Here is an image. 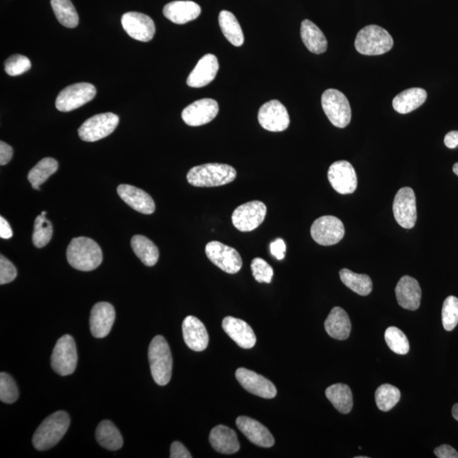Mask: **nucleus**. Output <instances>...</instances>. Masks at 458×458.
Instances as JSON below:
<instances>
[{"label": "nucleus", "instance_id": "obj_46", "mask_svg": "<svg viewBox=\"0 0 458 458\" xmlns=\"http://www.w3.org/2000/svg\"><path fill=\"white\" fill-rule=\"evenodd\" d=\"M171 458H191L190 452L183 444L178 442H174L171 446Z\"/></svg>", "mask_w": 458, "mask_h": 458}, {"label": "nucleus", "instance_id": "obj_5", "mask_svg": "<svg viewBox=\"0 0 458 458\" xmlns=\"http://www.w3.org/2000/svg\"><path fill=\"white\" fill-rule=\"evenodd\" d=\"M394 40L383 28L370 25L359 31L355 40L357 51L365 56H380L393 48Z\"/></svg>", "mask_w": 458, "mask_h": 458}, {"label": "nucleus", "instance_id": "obj_20", "mask_svg": "<svg viewBox=\"0 0 458 458\" xmlns=\"http://www.w3.org/2000/svg\"><path fill=\"white\" fill-rule=\"evenodd\" d=\"M116 312L113 305L108 302H98L93 305L91 314V331L98 339L109 335L114 325Z\"/></svg>", "mask_w": 458, "mask_h": 458}, {"label": "nucleus", "instance_id": "obj_9", "mask_svg": "<svg viewBox=\"0 0 458 458\" xmlns=\"http://www.w3.org/2000/svg\"><path fill=\"white\" fill-rule=\"evenodd\" d=\"M96 96V88L93 84L80 83L70 85L57 96L56 109L62 112L74 111L91 101Z\"/></svg>", "mask_w": 458, "mask_h": 458}, {"label": "nucleus", "instance_id": "obj_2", "mask_svg": "<svg viewBox=\"0 0 458 458\" xmlns=\"http://www.w3.org/2000/svg\"><path fill=\"white\" fill-rule=\"evenodd\" d=\"M70 424L68 413L64 411L49 415L35 431L33 444L36 450L46 451L55 447L68 430Z\"/></svg>", "mask_w": 458, "mask_h": 458}, {"label": "nucleus", "instance_id": "obj_52", "mask_svg": "<svg viewBox=\"0 0 458 458\" xmlns=\"http://www.w3.org/2000/svg\"><path fill=\"white\" fill-rule=\"evenodd\" d=\"M452 416L458 421V403L455 404L452 407Z\"/></svg>", "mask_w": 458, "mask_h": 458}, {"label": "nucleus", "instance_id": "obj_41", "mask_svg": "<svg viewBox=\"0 0 458 458\" xmlns=\"http://www.w3.org/2000/svg\"><path fill=\"white\" fill-rule=\"evenodd\" d=\"M442 323L444 329L452 331L458 325V299L455 296H448L444 300L442 307Z\"/></svg>", "mask_w": 458, "mask_h": 458}, {"label": "nucleus", "instance_id": "obj_51", "mask_svg": "<svg viewBox=\"0 0 458 458\" xmlns=\"http://www.w3.org/2000/svg\"><path fill=\"white\" fill-rule=\"evenodd\" d=\"M444 143L449 149H455L458 146V131L449 132L444 136Z\"/></svg>", "mask_w": 458, "mask_h": 458}, {"label": "nucleus", "instance_id": "obj_33", "mask_svg": "<svg viewBox=\"0 0 458 458\" xmlns=\"http://www.w3.org/2000/svg\"><path fill=\"white\" fill-rule=\"evenodd\" d=\"M96 439L102 447L118 451L123 447V439L118 428L109 420L102 421L96 429Z\"/></svg>", "mask_w": 458, "mask_h": 458}, {"label": "nucleus", "instance_id": "obj_24", "mask_svg": "<svg viewBox=\"0 0 458 458\" xmlns=\"http://www.w3.org/2000/svg\"><path fill=\"white\" fill-rule=\"evenodd\" d=\"M118 193L121 199L137 212L146 215L155 213L154 200L141 188L128 185V184H121L118 188Z\"/></svg>", "mask_w": 458, "mask_h": 458}, {"label": "nucleus", "instance_id": "obj_16", "mask_svg": "<svg viewBox=\"0 0 458 458\" xmlns=\"http://www.w3.org/2000/svg\"><path fill=\"white\" fill-rule=\"evenodd\" d=\"M235 377L242 387L247 392L265 399H273L277 396V389L272 382L247 368H238Z\"/></svg>", "mask_w": 458, "mask_h": 458}, {"label": "nucleus", "instance_id": "obj_3", "mask_svg": "<svg viewBox=\"0 0 458 458\" xmlns=\"http://www.w3.org/2000/svg\"><path fill=\"white\" fill-rule=\"evenodd\" d=\"M237 172L231 166L208 163L192 168L187 174V180L195 187H218L235 180Z\"/></svg>", "mask_w": 458, "mask_h": 458}, {"label": "nucleus", "instance_id": "obj_53", "mask_svg": "<svg viewBox=\"0 0 458 458\" xmlns=\"http://www.w3.org/2000/svg\"><path fill=\"white\" fill-rule=\"evenodd\" d=\"M453 172L458 176V163H457L454 166H453Z\"/></svg>", "mask_w": 458, "mask_h": 458}, {"label": "nucleus", "instance_id": "obj_19", "mask_svg": "<svg viewBox=\"0 0 458 458\" xmlns=\"http://www.w3.org/2000/svg\"><path fill=\"white\" fill-rule=\"evenodd\" d=\"M183 336L187 347L193 351L203 352L208 347L209 335L204 323L194 316H188L183 322Z\"/></svg>", "mask_w": 458, "mask_h": 458}, {"label": "nucleus", "instance_id": "obj_32", "mask_svg": "<svg viewBox=\"0 0 458 458\" xmlns=\"http://www.w3.org/2000/svg\"><path fill=\"white\" fill-rule=\"evenodd\" d=\"M326 397L333 404L336 410L347 414L353 407V397L351 389L344 384H335L327 387Z\"/></svg>", "mask_w": 458, "mask_h": 458}, {"label": "nucleus", "instance_id": "obj_50", "mask_svg": "<svg viewBox=\"0 0 458 458\" xmlns=\"http://www.w3.org/2000/svg\"><path fill=\"white\" fill-rule=\"evenodd\" d=\"M13 236L10 224L3 217H0V237L4 240H9Z\"/></svg>", "mask_w": 458, "mask_h": 458}, {"label": "nucleus", "instance_id": "obj_38", "mask_svg": "<svg viewBox=\"0 0 458 458\" xmlns=\"http://www.w3.org/2000/svg\"><path fill=\"white\" fill-rule=\"evenodd\" d=\"M400 399H401L400 390L392 385H382L375 392L377 407L383 412L392 410L399 402Z\"/></svg>", "mask_w": 458, "mask_h": 458}, {"label": "nucleus", "instance_id": "obj_43", "mask_svg": "<svg viewBox=\"0 0 458 458\" xmlns=\"http://www.w3.org/2000/svg\"><path fill=\"white\" fill-rule=\"evenodd\" d=\"M31 67V63L29 58L21 55L9 57L4 63L6 73L12 76L24 74L29 71Z\"/></svg>", "mask_w": 458, "mask_h": 458}, {"label": "nucleus", "instance_id": "obj_54", "mask_svg": "<svg viewBox=\"0 0 458 458\" xmlns=\"http://www.w3.org/2000/svg\"><path fill=\"white\" fill-rule=\"evenodd\" d=\"M46 214H47L46 212H42V213H41V215H46Z\"/></svg>", "mask_w": 458, "mask_h": 458}, {"label": "nucleus", "instance_id": "obj_37", "mask_svg": "<svg viewBox=\"0 0 458 458\" xmlns=\"http://www.w3.org/2000/svg\"><path fill=\"white\" fill-rule=\"evenodd\" d=\"M58 170L56 160L47 157L40 161L29 173V180L36 190H39V186Z\"/></svg>", "mask_w": 458, "mask_h": 458}, {"label": "nucleus", "instance_id": "obj_29", "mask_svg": "<svg viewBox=\"0 0 458 458\" xmlns=\"http://www.w3.org/2000/svg\"><path fill=\"white\" fill-rule=\"evenodd\" d=\"M427 100L424 88H412L397 94L393 98L394 110L400 114H408L419 108Z\"/></svg>", "mask_w": 458, "mask_h": 458}, {"label": "nucleus", "instance_id": "obj_27", "mask_svg": "<svg viewBox=\"0 0 458 458\" xmlns=\"http://www.w3.org/2000/svg\"><path fill=\"white\" fill-rule=\"evenodd\" d=\"M209 441L215 451L223 454H233L240 450V442L235 430L218 425L210 431Z\"/></svg>", "mask_w": 458, "mask_h": 458}, {"label": "nucleus", "instance_id": "obj_14", "mask_svg": "<svg viewBox=\"0 0 458 458\" xmlns=\"http://www.w3.org/2000/svg\"><path fill=\"white\" fill-rule=\"evenodd\" d=\"M258 122L264 129L270 132H283L289 128L290 115L280 101H268L260 108Z\"/></svg>", "mask_w": 458, "mask_h": 458}, {"label": "nucleus", "instance_id": "obj_21", "mask_svg": "<svg viewBox=\"0 0 458 458\" xmlns=\"http://www.w3.org/2000/svg\"><path fill=\"white\" fill-rule=\"evenodd\" d=\"M236 425L251 443L264 448L272 447L275 444V438L270 431L258 421L241 416L236 419Z\"/></svg>", "mask_w": 458, "mask_h": 458}, {"label": "nucleus", "instance_id": "obj_13", "mask_svg": "<svg viewBox=\"0 0 458 458\" xmlns=\"http://www.w3.org/2000/svg\"><path fill=\"white\" fill-rule=\"evenodd\" d=\"M395 219L400 226L410 229L417 222V206L414 191L409 187L400 188L393 203Z\"/></svg>", "mask_w": 458, "mask_h": 458}, {"label": "nucleus", "instance_id": "obj_39", "mask_svg": "<svg viewBox=\"0 0 458 458\" xmlns=\"http://www.w3.org/2000/svg\"><path fill=\"white\" fill-rule=\"evenodd\" d=\"M53 227L46 215H39L35 219L33 243L37 248L46 246L52 239Z\"/></svg>", "mask_w": 458, "mask_h": 458}, {"label": "nucleus", "instance_id": "obj_45", "mask_svg": "<svg viewBox=\"0 0 458 458\" xmlns=\"http://www.w3.org/2000/svg\"><path fill=\"white\" fill-rule=\"evenodd\" d=\"M17 270L14 265L4 255L0 257V285H6L15 280Z\"/></svg>", "mask_w": 458, "mask_h": 458}, {"label": "nucleus", "instance_id": "obj_55", "mask_svg": "<svg viewBox=\"0 0 458 458\" xmlns=\"http://www.w3.org/2000/svg\"><path fill=\"white\" fill-rule=\"evenodd\" d=\"M356 458H367V457H356Z\"/></svg>", "mask_w": 458, "mask_h": 458}, {"label": "nucleus", "instance_id": "obj_7", "mask_svg": "<svg viewBox=\"0 0 458 458\" xmlns=\"http://www.w3.org/2000/svg\"><path fill=\"white\" fill-rule=\"evenodd\" d=\"M78 365L75 340L69 335L58 340L51 356V367L61 376L73 375Z\"/></svg>", "mask_w": 458, "mask_h": 458}, {"label": "nucleus", "instance_id": "obj_34", "mask_svg": "<svg viewBox=\"0 0 458 458\" xmlns=\"http://www.w3.org/2000/svg\"><path fill=\"white\" fill-rule=\"evenodd\" d=\"M133 253L147 267H153L158 262L159 250L153 242L143 235H134L131 240Z\"/></svg>", "mask_w": 458, "mask_h": 458}, {"label": "nucleus", "instance_id": "obj_6", "mask_svg": "<svg viewBox=\"0 0 458 458\" xmlns=\"http://www.w3.org/2000/svg\"><path fill=\"white\" fill-rule=\"evenodd\" d=\"M322 107L335 127L344 128L351 123V106L345 94L337 89L330 88L323 92Z\"/></svg>", "mask_w": 458, "mask_h": 458}, {"label": "nucleus", "instance_id": "obj_4", "mask_svg": "<svg viewBox=\"0 0 458 458\" xmlns=\"http://www.w3.org/2000/svg\"><path fill=\"white\" fill-rule=\"evenodd\" d=\"M153 380L161 386L167 385L173 372V357L167 340L157 335L152 340L148 351Z\"/></svg>", "mask_w": 458, "mask_h": 458}, {"label": "nucleus", "instance_id": "obj_31", "mask_svg": "<svg viewBox=\"0 0 458 458\" xmlns=\"http://www.w3.org/2000/svg\"><path fill=\"white\" fill-rule=\"evenodd\" d=\"M218 21L224 37L233 46L236 47L243 46L245 42L243 31H242L240 22L238 21L237 18L232 12L228 11L220 12Z\"/></svg>", "mask_w": 458, "mask_h": 458}, {"label": "nucleus", "instance_id": "obj_47", "mask_svg": "<svg viewBox=\"0 0 458 458\" xmlns=\"http://www.w3.org/2000/svg\"><path fill=\"white\" fill-rule=\"evenodd\" d=\"M270 251L273 257L278 260H283L285 258L286 253V245L285 241L282 239H277L273 241L270 245Z\"/></svg>", "mask_w": 458, "mask_h": 458}, {"label": "nucleus", "instance_id": "obj_26", "mask_svg": "<svg viewBox=\"0 0 458 458\" xmlns=\"http://www.w3.org/2000/svg\"><path fill=\"white\" fill-rule=\"evenodd\" d=\"M398 304L404 309L416 311L420 307L422 291L419 282L410 276H404L396 287Z\"/></svg>", "mask_w": 458, "mask_h": 458}, {"label": "nucleus", "instance_id": "obj_1", "mask_svg": "<svg viewBox=\"0 0 458 458\" xmlns=\"http://www.w3.org/2000/svg\"><path fill=\"white\" fill-rule=\"evenodd\" d=\"M66 258L76 270L89 272L101 266L103 253L101 247L87 237L74 238L67 247Z\"/></svg>", "mask_w": 458, "mask_h": 458}, {"label": "nucleus", "instance_id": "obj_30", "mask_svg": "<svg viewBox=\"0 0 458 458\" xmlns=\"http://www.w3.org/2000/svg\"><path fill=\"white\" fill-rule=\"evenodd\" d=\"M300 36L309 51L320 55L327 51V39L320 29L312 21L310 20L302 21L300 26Z\"/></svg>", "mask_w": 458, "mask_h": 458}, {"label": "nucleus", "instance_id": "obj_18", "mask_svg": "<svg viewBox=\"0 0 458 458\" xmlns=\"http://www.w3.org/2000/svg\"><path fill=\"white\" fill-rule=\"evenodd\" d=\"M122 25L126 33L138 41L149 42L156 34L154 21L142 13H126L122 17Z\"/></svg>", "mask_w": 458, "mask_h": 458}, {"label": "nucleus", "instance_id": "obj_10", "mask_svg": "<svg viewBox=\"0 0 458 458\" xmlns=\"http://www.w3.org/2000/svg\"><path fill=\"white\" fill-rule=\"evenodd\" d=\"M205 253L210 262L229 275H235L243 266L240 253L221 242H209L205 246Z\"/></svg>", "mask_w": 458, "mask_h": 458}, {"label": "nucleus", "instance_id": "obj_35", "mask_svg": "<svg viewBox=\"0 0 458 458\" xmlns=\"http://www.w3.org/2000/svg\"><path fill=\"white\" fill-rule=\"evenodd\" d=\"M340 276L343 284L355 293L366 296L372 290V282L370 277L367 275H358L349 269L344 268L340 270Z\"/></svg>", "mask_w": 458, "mask_h": 458}, {"label": "nucleus", "instance_id": "obj_11", "mask_svg": "<svg viewBox=\"0 0 458 458\" xmlns=\"http://www.w3.org/2000/svg\"><path fill=\"white\" fill-rule=\"evenodd\" d=\"M267 206L262 201L247 202L235 210L232 222L238 230L250 232L258 228L266 218Z\"/></svg>", "mask_w": 458, "mask_h": 458}, {"label": "nucleus", "instance_id": "obj_25", "mask_svg": "<svg viewBox=\"0 0 458 458\" xmlns=\"http://www.w3.org/2000/svg\"><path fill=\"white\" fill-rule=\"evenodd\" d=\"M163 14L173 24L183 25L197 19L201 14V8L195 2L178 0L166 4Z\"/></svg>", "mask_w": 458, "mask_h": 458}, {"label": "nucleus", "instance_id": "obj_36", "mask_svg": "<svg viewBox=\"0 0 458 458\" xmlns=\"http://www.w3.org/2000/svg\"><path fill=\"white\" fill-rule=\"evenodd\" d=\"M51 6L61 25L68 29L78 25V14L71 0H51Z\"/></svg>", "mask_w": 458, "mask_h": 458}, {"label": "nucleus", "instance_id": "obj_44", "mask_svg": "<svg viewBox=\"0 0 458 458\" xmlns=\"http://www.w3.org/2000/svg\"><path fill=\"white\" fill-rule=\"evenodd\" d=\"M250 268L255 280L270 284L273 277V269L266 260L260 258H255L251 262Z\"/></svg>", "mask_w": 458, "mask_h": 458}, {"label": "nucleus", "instance_id": "obj_49", "mask_svg": "<svg viewBox=\"0 0 458 458\" xmlns=\"http://www.w3.org/2000/svg\"><path fill=\"white\" fill-rule=\"evenodd\" d=\"M13 156V150L11 146L7 145L4 141L0 142V164L6 165L10 163Z\"/></svg>", "mask_w": 458, "mask_h": 458}, {"label": "nucleus", "instance_id": "obj_12", "mask_svg": "<svg viewBox=\"0 0 458 458\" xmlns=\"http://www.w3.org/2000/svg\"><path fill=\"white\" fill-rule=\"evenodd\" d=\"M311 235L318 245H336L345 235L344 224L340 219L334 215H322L312 223Z\"/></svg>", "mask_w": 458, "mask_h": 458}, {"label": "nucleus", "instance_id": "obj_17", "mask_svg": "<svg viewBox=\"0 0 458 458\" xmlns=\"http://www.w3.org/2000/svg\"><path fill=\"white\" fill-rule=\"evenodd\" d=\"M218 103L213 98H202L188 106L182 112L183 122L191 127L208 124L218 116Z\"/></svg>", "mask_w": 458, "mask_h": 458}, {"label": "nucleus", "instance_id": "obj_23", "mask_svg": "<svg viewBox=\"0 0 458 458\" xmlns=\"http://www.w3.org/2000/svg\"><path fill=\"white\" fill-rule=\"evenodd\" d=\"M225 333L243 349H251L257 343V337L251 327L244 320L233 317H226L223 321Z\"/></svg>", "mask_w": 458, "mask_h": 458}, {"label": "nucleus", "instance_id": "obj_40", "mask_svg": "<svg viewBox=\"0 0 458 458\" xmlns=\"http://www.w3.org/2000/svg\"><path fill=\"white\" fill-rule=\"evenodd\" d=\"M385 339L388 347L393 352L406 355L409 352L410 345L407 336L398 327H388L385 333Z\"/></svg>", "mask_w": 458, "mask_h": 458}, {"label": "nucleus", "instance_id": "obj_42", "mask_svg": "<svg viewBox=\"0 0 458 458\" xmlns=\"http://www.w3.org/2000/svg\"><path fill=\"white\" fill-rule=\"evenodd\" d=\"M19 396L17 385L11 375L6 372L0 375V400L4 403H14Z\"/></svg>", "mask_w": 458, "mask_h": 458}, {"label": "nucleus", "instance_id": "obj_8", "mask_svg": "<svg viewBox=\"0 0 458 458\" xmlns=\"http://www.w3.org/2000/svg\"><path fill=\"white\" fill-rule=\"evenodd\" d=\"M119 124L118 115L107 112L85 121L78 129L79 137L86 142H96L109 136Z\"/></svg>", "mask_w": 458, "mask_h": 458}, {"label": "nucleus", "instance_id": "obj_28", "mask_svg": "<svg viewBox=\"0 0 458 458\" xmlns=\"http://www.w3.org/2000/svg\"><path fill=\"white\" fill-rule=\"evenodd\" d=\"M325 330L332 338L345 340L349 338L352 330V323L348 314L341 307L331 310L325 322Z\"/></svg>", "mask_w": 458, "mask_h": 458}, {"label": "nucleus", "instance_id": "obj_22", "mask_svg": "<svg viewBox=\"0 0 458 458\" xmlns=\"http://www.w3.org/2000/svg\"><path fill=\"white\" fill-rule=\"evenodd\" d=\"M219 62L217 56L208 54L197 63L188 76L187 84L191 88H202L212 83L218 74Z\"/></svg>", "mask_w": 458, "mask_h": 458}, {"label": "nucleus", "instance_id": "obj_15", "mask_svg": "<svg viewBox=\"0 0 458 458\" xmlns=\"http://www.w3.org/2000/svg\"><path fill=\"white\" fill-rule=\"evenodd\" d=\"M327 178L331 186L339 194H352L357 190L356 171L347 161H338L332 164L327 172Z\"/></svg>", "mask_w": 458, "mask_h": 458}, {"label": "nucleus", "instance_id": "obj_48", "mask_svg": "<svg viewBox=\"0 0 458 458\" xmlns=\"http://www.w3.org/2000/svg\"><path fill=\"white\" fill-rule=\"evenodd\" d=\"M434 454L439 458H458V452L449 444H442L435 449Z\"/></svg>", "mask_w": 458, "mask_h": 458}]
</instances>
